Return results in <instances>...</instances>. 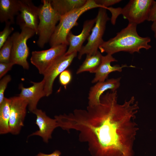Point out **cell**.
Masks as SVG:
<instances>
[{"label":"cell","mask_w":156,"mask_h":156,"mask_svg":"<svg viewBox=\"0 0 156 156\" xmlns=\"http://www.w3.org/2000/svg\"><path fill=\"white\" fill-rule=\"evenodd\" d=\"M139 108L134 96L120 104L117 90H110L102 95L99 104L57 115L56 119L63 130L78 132L79 141L87 144L92 156H134Z\"/></svg>","instance_id":"obj_1"},{"label":"cell","mask_w":156,"mask_h":156,"mask_svg":"<svg viewBox=\"0 0 156 156\" xmlns=\"http://www.w3.org/2000/svg\"><path fill=\"white\" fill-rule=\"evenodd\" d=\"M137 25L129 23L127 26L117 33L115 37L104 41L99 47L100 52L112 55L122 51L132 54L139 53L142 49H150L151 47L148 43L151 41V38L140 36L137 32Z\"/></svg>","instance_id":"obj_2"},{"label":"cell","mask_w":156,"mask_h":156,"mask_svg":"<svg viewBox=\"0 0 156 156\" xmlns=\"http://www.w3.org/2000/svg\"><path fill=\"white\" fill-rule=\"evenodd\" d=\"M97 8L102 7L96 4L94 0H88L83 6L61 16L49 42L50 47L61 44L68 45L67 36L72 28L78 25L77 21L79 17L86 12Z\"/></svg>","instance_id":"obj_3"},{"label":"cell","mask_w":156,"mask_h":156,"mask_svg":"<svg viewBox=\"0 0 156 156\" xmlns=\"http://www.w3.org/2000/svg\"><path fill=\"white\" fill-rule=\"evenodd\" d=\"M39 6V23L37 35L38 36L37 43L42 48L49 42L61 16L52 6L51 0H42Z\"/></svg>","instance_id":"obj_4"},{"label":"cell","mask_w":156,"mask_h":156,"mask_svg":"<svg viewBox=\"0 0 156 156\" xmlns=\"http://www.w3.org/2000/svg\"><path fill=\"white\" fill-rule=\"evenodd\" d=\"M21 29L20 33L15 32L11 36L12 46L10 62L14 65H19L24 69L28 70L29 66L27 59L29 55V49L27 45V41L36 33L28 28H24Z\"/></svg>","instance_id":"obj_5"},{"label":"cell","mask_w":156,"mask_h":156,"mask_svg":"<svg viewBox=\"0 0 156 156\" xmlns=\"http://www.w3.org/2000/svg\"><path fill=\"white\" fill-rule=\"evenodd\" d=\"M106 9L101 8L95 18L96 21L91 30L92 32L87 39L88 42L83 46L79 52L78 58L80 60L85 54L90 55L96 53L99 47L104 41L103 37L107 22L109 20Z\"/></svg>","instance_id":"obj_6"},{"label":"cell","mask_w":156,"mask_h":156,"mask_svg":"<svg viewBox=\"0 0 156 156\" xmlns=\"http://www.w3.org/2000/svg\"><path fill=\"white\" fill-rule=\"evenodd\" d=\"M153 0H131L123 8H120L119 14L127 19L129 23L136 25L147 20Z\"/></svg>","instance_id":"obj_7"},{"label":"cell","mask_w":156,"mask_h":156,"mask_svg":"<svg viewBox=\"0 0 156 156\" xmlns=\"http://www.w3.org/2000/svg\"><path fill=\"white\" fill-rule=\"evenodd\" d=\"M67 46L61 44L45 50L33 51L30 62L36 68L39 73L43 75L55 60L65 53Z\"/></svg>","instance_id":"obj_8"},{"label":"cell","mask_w":156,"mask_h":156,"mask_svg":"<svg viewBox=\"0 0 156 156\" xmlns=\"http://www.w3.org/2000/svg\"><path fill=\"white\" fill-rule=\"evenodd\" d=\"M77 55L76 52L68 55L65 54L55 60L46 71L43 75V79L44 81V90L46 96L52 94L55 79L69 66Z\"/></svg>","instance_id":"obj_9"},{"label":"cell","mask_w":156,"mask_h":156,"mask_svg":"<svg viewBox=\"0 0 156 156\" xmlns=\"http://www.w3.org/2000/svg\"><path fill=\"white\" fill-rule=\"evenodd\" d=\"M20 9L16 23L21 29L28 28L37 34L39 23V7L36 6L31 0H20Z\"/></svg>","instance_id":"obj_10"},{"label":"cell","mask_w":156,"mask_h":156,"mask_svg":"<svg viewBox=\"0 0 156 156\" xmlns=\"http://www.w3.org/2000/svg\"><path fill=\"white\" fill-rule=\"evenodd\" d=\"M10 116L9 122L10 133L13 135L18 134L24 126L28 103L19 96L10 98Z\"/></svg>","instance_id":"obj_11"},{"label":"cell","mask_w":156,"mask_h":156,"mask_svg":"<svg viewBox=\"0 0 156 156\" xmlns=\"http://www.w3.org/2000/svg\"><path fill=\"white\" fill-rule=\"evenodd\" d=\"M32 85L28 88L24 87L22 84L19 86L21 92L19 96L25 100L28 103L29 110L33 113L37 108L40 100L46 96L44 90V81L43 79L39 82L31 81Z\"/></svg>","instance_id":"obj_12"},{"label":"cell","mask_w":156,"mask_h":156,"mask_svg":"<svg viewBox=\"0 0 156 156\" xmlns=\"http://www.w3.org/2000/svg\"><path fill=\"white\" fill-rule=\"evenodd\" d=\"M36 116V124L39 130L30 135L29 136L38 135L41 137L43 141L48 143L49 140L52 138L54 130L58 127L56 119L51 118L47 115L45 112L37 109L33 112Z\"/></svg>","instance_id":"obj_13"},{"label":"cell","mask_w":156,"mask_h":156,"mask_svg":"<svg viewBox=\"0 0 156 156\" xmlns=\"http://www.w3.org/2000/svg\"><path fill=\"white\" fill-rule=\"evenodd\" d=\"M121 77L107 79L104 81L98 82L90 88L88 99V105L92 106L100 103V98L107 90L115 91L120 86Z\"/></svg>","instance_id":"obj_14"},{"label":"cell","mask_w":156,"mask_h":156,"mask_svg":"<svg viewBox=\"0 0 156 156\" xmlns=\"http://www.w3.org/2000/svg\"><path fill=\"white\" fill-rule=\"evenodd\" d=\"M95 21V18L86 21L84 23L81 32L78 35H74L71 31L69 32L67 37L69 47L65 53L66 54H70L75 52H79L80 51L83 42L90 35Z\"/></svg>","instance_id":"obj_15"},{"label":"cell","mask_w":156,"mask_h":156,"mask_svg":"<svg viewBox=\"0 0 156 156\" xmlns=\"http://www.w3.org/2000/svg\"><path fill=\"white\" fill-rule=\"evenodd\" d=\"M117 62L112 55L107 54L103 56L101 63L95 73V76L92 81V83H96L98 82L104 81L107 79L109 75L113 72L122 71V68L125 67H135L132 65L127 66L126 64L120 66L116 65H111L112 62Z\"/></svg>","instance_id":"obj_16"},{"label":"cell","mask_w":156,"mask_h":156,"mask_svg":"<svg viewBox=\"0 0 156 156\" xmlns=\"http://www.w3.org/2000/svg\"><path fill=\"white\" fill-rule=\"evenodd\" d=\"M20 9V0H0V22L13 24L14 17L18 15Z\"/></svg>","instance_id":"obj_17"},{"label":"cell","mask_w":156,"mask_h":156,"mask_svg":"<svg viewBox=\"0 0 156 156\" xmlns=\"http://www.w3.org/2000/svg\"><path fill=\"white\" fill-rule=\"evenodd\" d=\"M86 0H52L51 3L53 9L61 16L83 6Z\"/></svg>","instance_id":"obj_18"},{"label":"cell","mask_w":156,"mask_h":156,"mask_svg":"<svg viewBox=\"0 0 156 156\" xmlns=\"http://www.w3.org/2000/svg\"><path fill=\"white\" fill-rule=\"evenodd\" d=\"M103 56L99 51L93 55H87L82 64L76 72L78 74L85 72L95 73L100 65Z\"/></svg>","instance_id":"obj_19"},{"label":"cell","mask_w":156,"mask_h":156,"mask_svg":"<svg viewBox=\"0 0 156 156\" xmlns=\"http://www.w3.org/2000/svg\"><path fill=\"white\" fill-rule=\"evenodd\" d=\"M10 116V100L5 97L0 104V134L10 133L9 122Z\"/></svg>","instance_id":"obj_20"},{"label":"cell","mask_w":156,"mask_h":156,"mask_svg":"<svg viewBox=\"0 0 156 156\" xmlns=\"http://www.w3.org/2000/svg\"><path fill=\"white\" fill-rule=\"evenodd\" d=\"M12 46V39L10 36L0 49V62H10Z\"/></svg>","instance_id":"obj_21"},{"label":"cell","mask_w":156,"mask_h":156,"mask_svg":"<svg viewBox=\"0 0 156 156\" xmlns=\"http://www.w3.org/2000/svg\"><path fill=\"white\" fill-rule=\"evenodd\" d=\"M10 22L5 23V26L3 30L0 32V49L1 48L14 30V28L11 26Z\"/></svg>","instance_id":"obj_22"},{"label":"cell","mask_w":156,"mask_h":156,"mask_svg":"<svg viewBox=\"0 0 156 156\" xmlns=\"http://www.w3.org/2000/svg\"><path fill=\"white\" fill-rule=\"evenodd\" d=\"M72 79V75L70 71L66 69L60 75L59 81L60 84L66 89L67 86L70 82Z\"/></svg>","instance_id":"obj_23"},{"label":"cell","mask_w":156,"mask_h":156,"mask_svg":"<svg viewBox=\"0 0 156 156\" xmlns=\"http://www.w3.org/2000/svg\"><path fill=\"white\" fill-rule=\"evenodd\" d=\"M11 80L10 75H7L2 78L0 81V104L3 102L5 98L4 93L8 83Z\"/></svg>","instance_id":"obj_24"},{"label":"cell","mask_w":156,"mask_h":156,"mask_svg":"<svg viewBox=\"0 0 156 156\" xmlns=\"http://www.w3.org/2000/svg\"><path fill=\"white\" fill-rule=\"evenodd\" d=\"M14 64L11 62H0V78L1 79L9 70H11Z\"/></svg>","instance_id":"obj_25"},{"label":"cell","mask_w":156,"mask_h":156,"mask_svg":"<svg viewBox=\"0 0 156 156\" xmlns=\"http://www.w3.org/2000/svg\"><path fill=\"white\" fill-rule=\"evenodd\" d=\"M97 4L101 6L102 8L107 9L110 6L118 3L121 1L120 0H95Z\"/></svg>","instance_id":"obj_26"},{"label":"cell","mask_w":156,"mask_h":156,"mask_svg":"<svg viewBox=\"0 0 156 156\" xmlns=\"http://www.w3.org/2000/svg\"><path fill=\"white\" fill-rule=\"evenodd\" d=\"M147 21H156V1H154L152 5Z\"/></svg>","instance_id":"obj_27"},{"label":"cell","mask_w":156,"mask_h":156,"mask_svg":"<svg viewBox=\"0 0 156 156\" xmlns=\"http://www.w3.org/2000/svg\"><path fill=\"white\" fill-rule=\"evenodd\" d=\"M61 154V153L60 151L56 150L52 153L49 154L40 152L35 156H60Z\"/></svg>","instance_id":"obj_28"},{"label":"cell","mask_w":156,"mask_h":156,"mask_svg":"<svg viewBox=\"0 0 156 156\" xmlns=\"http://www.w3.org/2000/svg\"><path fill=\"white\" fill-rule=\"evenodd\" d=\"M151 28L154 32V36L156 39V21L153 22L151 26Z\"/></svg>","instance_id":"obj_29"}]
</instances>
